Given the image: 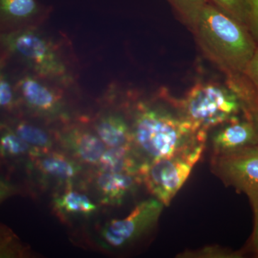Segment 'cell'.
Masks as SVG:
<instances>
[{
	"label": "cell",
	"instance_id": "1",
	"mask_svg": "<svg viewBox=\"0 0 258 258\" xmlns=\"http://www.w3.org/2000/svg\"><path fill=\"white\" fill-rule=\"evenodd\" d=\"M131 123L135 147L146 160H155L192 150L205 144L208 133L176 111L148 102L134 107Z\"/></svg>",
	"mask_w": 258,
	"mask_h": 258
},
{
	"label": "cell",
	"instance_id": "2",
	"mask_svg": "<svg viewBox=\"0 0 258 258\" xmlns=\"http://www.w3.org/2000/svg\"><path fill=\"white\" fill-rule=\"evenodd\" d=\"M191 30L205 55L227 76L244 74L258 46L247 27L210 1Z\"/></svg>",
	"mask_w": 258,
	"mask_h": 258
},
{
	"label": "cell",
	"instance_id": "3",
	"mask_svg": "<svg viewBox=\"0 0 258 258\" xmlns=\"http://www.w3.org/2000/svg\"><path fill=\"white\" fill-rule=\"evenodd\" d=\"M1 44L5 52L23 62L37 77L57 86L74 84L71 64L60 45L37 28L3 33Z\"/></svg>",
	"mask_w": 258,
	"mask_h": 258
},
{
	"label": "cell",
	"instance_id": "4",
	"mask_svg": "<svg viewBox=\"0 0 258 258\" xmlns=\"http://www.w3.org/2000/svg\"><path fill=\"white\" fill-rule=\"evenodd\" d=\"M166 99L181 116L207 133L241 119V115L244 117L242 102L227 83H198L181 98L168 96Z\"/></svg>",
	"mask_w": 258,
	"mask_h": 258
},
{
	"label": "cell",
	"instance_id": "5",
	"mask_svg": "<svg viewBox=\"0 0 258 258\" xmlns=\"http://www.w3.org/2000/svg\"><path fill=\"white\" fill-rule=\"evenodd\" d=\"M205 149V144H202L192 150L171 157L142 161V183L154 198L164 206H169L203 157Z\"/></svg>",
	"mask_w": 258,
	"mask_h": 258
},
{
	"label": "cell",
	"instance_id": "6",
	"mask_svg": "<svg viewBox=\"0 0 258 258\" xmlns=\"http://www.w3.org/2000/svg\"><path fill=\"white\" fill-rule=\"evenodd\" d=\"M164 207L155 198L139 203L128 216L112 220L102 228V244L108 248L120 249L133 243L157 224Z\"/></svg>",
	"mask_w": 258,
	"mask_h": 258
},
{
	"label": "cell",
	"instance_id": "7",
	"mask_svg": "<svg viewBox=\"0 0 258 258\" xmlns=\"http://www.w3.org/2000/svg\"><path fill=\"white\" fill-rule=\"evenodd\" d=\"M212 169L227 186L247 194L258 189V144L212 156Z\"/></svg>",
	"mask_w": 258,
	"mask_h": 258
},
{
	"label": "cell",
	"instance_id": "8",
	"mask_svg": "<svg viewBox=\"0 0 258 258\" xmlns=\"http://www.w3.org/2000/svg\"><path fill=\"white\" fill-rule=\"evenodd\" d=\"M52 84L31 74L22 76L15 86L19 98L28 109L43 117L55 118L62 113L64 103L60 90Z\"/></svg>",
	"mask_w": 258,
	"mask_h": 258
},
{
	"label": "cell",
	"instance_id": "9",
	"mask_svg": "<svg viewBox=\"0 0 258 258\" xmlns=\"http://www.w3.org/2000/svg\"><path fill=\"white\" fill-rule=\"evenodd\" d=\"M51 7L38 0H0V21L3 33L37 28L49 17Z\"/></svg>",
	"mask_w": 258,
	"mask_h": 258
},
{
	"label": "cell",
	"instance_id": "10",
	"mask_svg": "<svg viewBox=\"0 0 258 258\" xmlns=\"http://www.w3.org/2000/svg\"><path fill=\"white\" fill-rule=\"evenodd\" d=\"M142 183L140 172L114 173L97 170L93 185L102 204L118 206Z\"/></svg>",
	"mask_w": 258,
	"mask_h": 258
},
{
	"label": "cell",
	"instance_id": "11",
	"mask_svg": "<svg viewBox=\"0 0 258 258\" xmlns=\"http://www.w3.org/2000/svg\"><path fill=\"white\" fill-rule=\"evenodd\" d=\"M60 138L74 157L87 165L97 166L107 149L93 130L79 125L63 131Z\"/></svg>",
	"mask_w": 258,
	"mask_h": 258
},
{
	"label": "cell",
	"instance_id": "12",
	"mask_svg": "<svg viewBox=\"0 0 258 258\" xmlns=\"http://www.w3.org/2000/svg\"><path fill=\"white\" fill-rule=\"evenodd\" d=\"M258 144V134L250 120L241 118L222 125L212 138L213 156Z\"/></svg>",
	"mask_w": 258,
	"mask_h": 258
},
{
	"label": "cell",
	"instance_id": "13",
	"mask_svg": "<svg viewBox=\"0 0 258 258\" xmlns=\"http://www.w3.org/2000/svg\"><path fill=\"white\" fill-rule=\"evenodd\" d=\"M92 127L107 148L134 146L132 126L118 113H103L94 120Z\"/></svg>",
	"mask_w": 258,
	"mask_h": 258
},
{
	"label": "cell",
	"instance_id": "14",
	"mask_svg": "<svg viewBox=\"0 0 258 258\" xmlns=\"http://www.w3.org/2000/svg\"><path fill=\"white\" fill-rule=\"evenodd\" d=\"M37 171L47 179L59 182L69 183L78 177L81 166L72 158L60 152L45 153L35 159Z\"/></svg>",
	"mask_w": 258,
	"mask_h": 258
},
{
	"label": "cell",
	"instance_id": "15",
	"mask_svg": "<svg viewBox=\"0 0 258 258\" xmlns=\"http://www.w3.org/2000/svg\"><path fill=\"white\" fill-rule=\"evenodd\" d=\"M141 161H139L134 146L107 148L99 162L97 170L114 173L140 172Z\"/></svg>",
	"mask_w": 258,
	"mask_h": 258
},
{
	"label": "cell",
	"instance_id": "16",
	"mask_svg": "<svg viewBox=\"0 0 258 258\" xmlns=\"http://www.w3.org/2000/svg\"><path fill=\"white\" fill-rule=\"evenodd\" d=\"M55 211L63 217H88L97 211V205L86 194L68 188L54 199Z\"/></svg>",
	"mask_w": 258,
	"mask_h": 258
},
{
	"label": "cell",
	"instance_id": "17",
	"mask_svg": "<svg viewBox=\"0 0 258 258\" xmlns=\"http://www.w3.org/2000/svg\"><path fill=\"white\" fill-rule=\"evenodd\" d=\"M1 152L8 158H32L35 159L43 153L32 147L15 134L10 125H2Z\"/></svg>",
	"mask_w": 258,
	"mask_h": 258
},
{
	"label": "cell",
	"instance_id": "18",
	"mask_svg": "<svg viewBox=\"0 0 258 258\" xmlns=\"http://www.w3.org/2000/svg\"><path fill=\"white\" fill-rule=\"evenodd\" d=\"M10 126L20 138L43 154L52 149V137L41 127L23 120H16Z\"/></svg>",
	"mask_w": 258,
	"mask_h": 258
},
{
	"label": "cell",
	"instance_id": "19",
	"mask_svg": "<svg viewBox=\"0 0 258 258\" xmlns=\"http://www.w3.org/2000/svg\"><path fill=\"white\" fill-rule=\"evenodd\" d=\"M225 14L243 24L251 31L252 21V0H210Z\"/></svg>",
	"mask_w": 258,
	"mask_h": 258
},
{
	"label": "cell",
	"instance_id": "20",
	"mask_svg": "<svg viewBox=\"0 0 258 258\" xmlns=\"http://www.w3.org/2000/svg\"><path fill=\"white\" fill-rule=\"evenodd\" d=\"M181 21L192 28L200 11L210 0H166Z\"/></svg>",
	"mask_w": 258,
	"mask_h": 258
},
{
	"label": "cell",
	"instance_id": "21",
	"mask_svg": "<svg viewBox=\"0 0 258 258\" xmlns=\"http://www.w3.org/2000/svg\"><path fill=\"white\" fill-rule=\"evenodd\" d=\"M244 87L240 93L244 117L252 122L258 134V87L250 80Z\"/></svg>",
	"mask_w": 258,
	"mask_h": 258
},
{
	"label": "cell",
	"instance_id": "22",
	"mask_svg": "<svg viewBox=\"0 0 258 258\" xmlns=\"http://www.w3.org/2000/svg\"><path fill=\"white\" fill-rule=\"evenodd\" d=\"M19 97L15 85L10 81L5 73L1 72L0 76V105L4 111H13L19 102Z\"/></svg>",
	"mask_w": 258,
	"mask_h": 258
},
{
	"label": "cell",
	"instance_id": "23",
	"mask_svg": "<svg viewBox=\"0 0 258 258\" xmlns=\"http://www.w3.org/2000/svg\"><path fill=\"white\" fill-rule=\"evenodd\" d=\"M241 254L230 249L218 247H207L195 251H186L180 254V257H239Z\"/></svg>",
	"mask_w": 258,
	"mask_h": 258
},
{
	"label": "cell",
	"instance_id": "24",
	"mask_svg": "<svg viewBox=\"0 0 258 258\" xmlns=\"http://www.w3.org/2000/svg\"><path fill=\"white\" fill-rule=\"evenodd\" d=\"M249 198L254 215V227L252 243L256 253L258 254V189L252 190L246 194Z\"/></svg>",
	"mask_w": 258,
	"mask_h": 258
},
{
	"label": "cell",
	"instance_id": "25",
	"mask_svg": "<svg viewBox=\"0 0 258 258\" xmlns=\"http://www.w3.org/2000/svg\"><path fill=\"white\" fill-rule=\"evenodd\" d=\"M244 74L258 87V46Z\"/></svg>",
	"mask_w": 258,
	"mask_h": 258
},
{
	"label": "cell",
	"instance_id": "26",
	"mask_svg": "<svg viewBox=\"0 0 258 258\" xmlns=\"http://www.w3.org/2000/svg\"><path fill=\"white\" fill-rule=\"evenodd\" d=\"M252 21L251 25V32L255 39L258 45V0H252Z\"/></svg>",
	"mask_w": 258,
	"mask_h": 258
}]
</instances>
